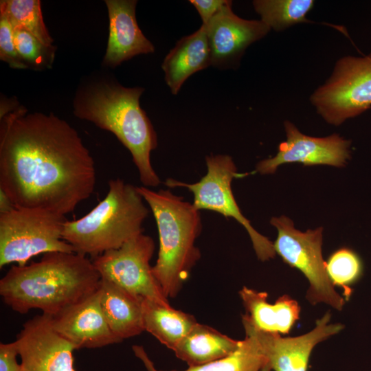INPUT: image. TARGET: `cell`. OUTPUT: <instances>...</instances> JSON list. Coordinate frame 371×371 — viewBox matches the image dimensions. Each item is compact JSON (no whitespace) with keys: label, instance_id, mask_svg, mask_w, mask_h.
<instances>
[{"label":"cell","instance_id":"obj_10","mask_svg":"<svg viewBox=\"0 0 371 371\" xmlns=\"http://www.w3.org/2000/svg\"><path fill=\"white\" fill-rule=\"evenodd\" d=\"M155 248L153 239L142 233L118 249L107 251L95 258L93 263L102 279L139 297L170 305L150 265Z\"/></svg>","mask_w":371,"mask_h":371},{"label":"cell","instance_id":"obj_24","mask_svg":"<svg viewBox=\"0 0 371 371\" xmlns=\"http://www.w3.org/2000/svg\"><path fill=\"white\" fill-rule=\"evenodd\" d=\"M0 14L4 15L13 27H21L47 47H53L51 37L43 21L39 0H1Z\"/></svg>","mask_w":371,"mask_h":371},{"label":"cell","instance_id":"obj_2","mask_svg":"<svg viewBox=\"0 0 371 371\" xmlns=\"http://www.w3.org/2000/svg\"><path fill=\"white\" fill-rule=\"evenodd\" d=\"M100 279L87 256L50 252L38 262L12 266L0 280V295L20 314L39 309L54 315L96 292Z\"/></svg>","mask_w":371,"mask_h":371},{"label":"cell","instance_id":"obj_19","mask_svg":"<svg viewBox=\"0 0 371 371\" xmlns=\"http://www.w3.org/2000/svg\"><path fill=\"white\" fill-rule=\"evenodd\" d=\"M99 291L105 319L111 330L120 341L144 331L143 298L102 278Z\"/></svg>","mask_w":371,"mask_h":371},{"label":"cell","instance_id":"obj_15","mask_svg":"<svg viewBox=\"0 0 371 371\" xmlns=\"http://www.w3.org/2000/svg\"><path fill=\"white\" fill-rule=\"evenodd\" d=\"M49 319L54 331L76 350L98 348L121 342L105 319L99 289L82 301L49 315Z\"/></svg>","mask_w":371,"mask_h":371},{"label":"cell","instance_id":"obj_9","mask_svg":"<svg viewBox=\"0 0 371 371\" xmlns=\"http://www.w3.org/2000/svg\"><path fill=\"white\" fill-rule=\"evenodd\" d=\"M310 102L327 123L335 126L371 108V52L363 56L339 58Z\"/></svg>","mask_w":371,"mask_h":371},{"label":"cell","instance_id":"obj_23","mask_svg":"<svg viewBox=\"0 0 371 371\" xmlns=\"http://www.w3.org/2000/svg\"><path fill=\"white\" fill-rule=\"evenodd\" d=\"M313 0H255L253 5L260 20L270 29L283 31L297 23L309 22L307 14L313 9Z\"/></svg>","mask_w":371,"mask_h":371},{"label":"cell","instance_id":"obj_11","mask_svg":"<svg viewBox=\"0 0 371 371\" xmlns=\"http://www.w3.org/2000/svg\"><path fill=\"white\" fill-rule=\"evenodd\" d=\"M330 319V312H326L316 320L315 328L308 333L284 337L278 333L257 329L242 316L245 331L254 335L266 358L261 371H307L310 356L315 346L344 328L340 323H331Z\"/></svg>","mask_w":371,"mask_h":371},{"label":"cell","instance_id":"obj_27","mask_svg":"<svg viewBox=\"0 0 371 371\" xmlns=\"http://www.w3.org/2000/svg\"><path fill=\"white\" fill-rule=\"evenodd\" d=\"M0 59L12 69H29L16 49L13 27L8 18L2 14H0Z\"/></svg>","mask_w":371,"mask_h":371},{"label":"cell","instance_id":"obj_17","mask_svg":"<svg viewBox=\"0 0 371 371\" xmlns=\"http://www.w3.org/2000/svg\"><path fill=\"white\" fill-rule=\"evenodd\" d=\"M239 295L245 309L242 316L260 330L288 335L300 317L298 302L287 295L279 297L274 304L268 302L267 292L247 286Z\"/></svg>","mask_w":371,"mask_h":371},{"label":"cell","instance_id":"obj_20","mask_svg":"<svg viewBox=\"0 0 371 371\" xmlns=\"http://www.w3.org/2000/svg\"><path fill=\"white\" fill-rule=\"evenodd\" d=\"M241 340H236L216 329L196 323L173 351L189 367L201 366L234 352Z\"/></svg>","mask_w":371,"mask_h":371},{"label":"cell","instance_id":"obj_3","mask_svg":"<svg viewBox=\"0 0 371 371\" xmlns=\"http://www.w3.org/2000/svg\"><path fill=\"white\" fill-rule=\"evenodd\" d=\"M142 87H125L113 81H99L78 91L74 114L113 133L131 153L145 187L161 183L154 170L150 153L157 147V136L139 105Z\"/></svg>","mask_w":371,"mask_h":371},{"label":"cell","instance_id":"obj_5","mask_svg":"<svg viewBox=\"0 0 371 371\" xmlns=\"http://www.w3.org/2000/svg\"><path fill=\"white\" fill-rule=\"evenodd\" d=\"M148 213L137 186L111 179L106 196L93 210L79 219L65 221L62 237L76 253L94 259L143 233Z\"/></svg>","mask_w":371,"mask_h":371},{"label":"cell","instance_id":"obj_12","mask_svg":"<svg viewBox=\"0 0 371 371\" xmlns=\"http://www.w3.org/2000/svg\"><path fill=\"white\" fill-rule=\"evenodd\" d=\"M284 126L286 139L279 144L277 154L256 166L261 175L273 174L279 166L289 163L342 167L350 158L351 142L338 134L315 137L303 134L290 121L286 120Z\"/></svg>","mask_w":371,"mask_h":371},{"label":"cell","instance_id":"obj_25","mask_svg":"<svg viewBox=\"0 0 371 371\" xmlns=\"http://www.w3.org/2000/svg\"><path fill=\"white\" fill-rule=\"evenodd\" d=\"M326 269L333 285L341 287L345 300H348L353 291L351 286L363 275V267L359 256L348 247L339 248L326 261Z\"/></svg>","mask_w":371,"mask_h":371},{"label":"cell","instance_id":"obj_29","mask_svg":"<svg viewBox=\"0 0 371 371\" xmlns=\"http://www.w3.org/2000/svg\"><path fill=\"white\" fill-rule=\"evenodd\" d=\"M227 0H191L190 3L194 6L199 12L202 24H207L208 21L224 7Z\"/></svg>","mask_w":371,"mask_h":371},{"label":"cell","instance_id":"obj_4","mask_svg":"<svg viewBox=\"0 0 371 371\" xmlns=\"http://www.w3.org/2000/svg\"><path fill=\"white\" fill-rule=\"evenodd\" d=\"M138 191L150 207L159 233V248L154 277L166 298L175 297L201 258L195 241L202 230L199 210L168 190Z\"/></svg>","mask_w":371,"mask_h":371},{"label":"cell","instance_id":"obj_1","mask_svg":"<svg viewBox=\"0 0 371 371\" xmlns=\"http://www.w3.org/2000/svg\"><path fill=\"white\" fill-rule=\"evenodd\" d=\"M95 182L93 159L65 120L23 106L0 117V190L15 207L65 216Z\"/></svg>","mask_w":371,"mask_h":371},{"label":"cell","instance_id":"obj_18","mask_svg":"<svg viewBox=\"0 0 371 371\" xmlns=\"http://www.w3.org/2000/svg\"><path fill=\"white\" fill-rule=\"evenodd\" d=\"M212 65L211 52L204 25L184 36L165 57L161 67L165 80L176 95L193 74Z\"/></svg>","mask_w":371,"mask_h":371},{"label":"cell","instance_id":"obj_26","mask_svg":"<svg viewBox=\"0 0 371 371\" xmlns=\"http://www.w3.org/2000/svg\"><path fill=\"white\" fill-rule=\"evenodd\" d=\"M16 49L29 69L51 68L56 47L43 45L35 36L21 27H13Z\"/></svg>","mask_w":371,"mask_h":371},{"label":"cell","instance_id":"obj_7","mask_svg":"<svg viewBox=\"0 0 371 371\" xmlns=\"http://www.w3.org/2000/svg\"><path fill=\"white\" fill-rule=\"evenodd\" d=\"M270 223L278 230L273 243L276 254L286 264L300 270L308 281L307 300L313 305L322 302L341 311L346 300L331 283L322 257V227L302 232L285 216L273 217Z\"/></svg>","mask_w":371,"mask_h":371},{"label":"cell","instance_id":"obj_16","mask_svg":"<svg viewBox=\"0 0 371 371\" xmlns=\"http://www.w3.org/2000/svg\"><path fill=\"white\" fill-rule=\"evenodd\" d=\"M109 27L103 64L111 67L139 54L153 53L155 47L137 23L135 0H106Z\"/></svg>","mask_w":371,"mask_h":371},{"label":"cell","instance_id":"obj_13","mask_svg":"<svg viewBox=\"0 0 371 371\" xmlns=\"http://www.w3.org/2000/svg\"><path fill=\"white\" fill-rule=\"evenodd\" d=\"M16 341L21 371H76V349L54 331L49 315L42 313L24 323Z\"/></svg>","mask_w":371,"mask_h":371},{"label":"cell","instance_id":"obj_8","mask_svg":"<svg viewBox=\"0 0 371 371\" xmlns=\"http://www.w3.org/2000/svg\"><path fill=\"white\" fill-rule=\"evenodd\" d=\"M207 172L197 182L188 183L167 179L165 184L170 188H186L194 195L193 205L198 210H208L226 218H232L247 231L257 257L261 261L273 258L276 252L273 243L258 233L242 214L232 190V181L247 173L238 172L232 158L227 155H210L205 157Z\"/></svg>","mask_w":371,"mask_h":371},{"label":"cell","instance_id":"obj_21","mask_svg":"<svg viewBox=\"0 0 371 371\" xmlns=\"http://www.w3.org/2000/svg\"><path fill=\"white\" fill-rule=\"evenodd\" d=\"M142 308L144 330L172 350L197 323L189 313L147 299Z\"/></svg>","mask_w":371,"mask_h":371},{"label":"cell","instance_id":"obj_28","mask_svg":"<svg viewBox=\"0 0 371 371\" xmlns=\"http://www.w3.org/2000/svg\"><path fill=\"white\" fill-rule=\"evenodd\" d=\"M19 355L17 343L0 344V371H21V363L17 361Z\"/></svg>","mask_w":371,"mask_h":371},{"label":"cell","instance_id":"obj_6","mask_svg":"<svg viewBox=\"0 0 371 371\" xmlns=\"http://www.w3.org/2000/svg\"><path fill=\"white\" fill-rule=\"evenodd\" d=\"M67 219L43 208L14 207L0 213V268L24 266L34 256L50 252H75L62 237Z\"/></svg>","mask_w":371,"mask_h":371},{"label":"cell","instance_id":"obj_14","mask_svg":"<svg viewBox=\"0 0 371 371\" xmlns=\"http://www.w3.org/2000/svg\"><path fill=\"white\" fill-rule=\"evenodd\" d=\"M232 5V1H229L207 24H202L210 45L212 65L220 69L235 67L245 49L271 30L261 20L238 16Z\"/></svg>","mask_w":371,"mask_h":371},{"label":"cell","instance_id":"obj_22","mask_svg":"<svg viewBox=\"0 0 371 371\" xmlns=\"http://www.w3.org/2000/svg\"><path fill=\"white\" fill-rule=\"evenodd\" d=\"M132 348L147 371H164L155 368L143 346L134 345ZM265 363L266 358L257 339L250 332L245 331V337L241 340L239 348L230 355L201 366L189 367L183 371H261Z\"/></svg>","mask_w":371,"mask_h":371},{"label":"cell","instance_id":"obj_30","mask_svg":"<svg viewBox=\"0 0 371 371\" xmlns=\"http://www.w3.org/2000/svg\"><path fill=\"white\" fill-rule=\"evenodd\" d=\"M14 207L13 203L5 192L0 190V213L10 211Z\"/></svg>","mask_w":371,"mask_h":371}]
</instances>
